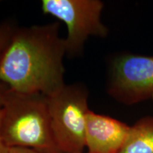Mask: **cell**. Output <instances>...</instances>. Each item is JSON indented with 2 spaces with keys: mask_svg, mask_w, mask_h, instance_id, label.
<instances>
[{
  "mask_svg": "<svg viewBox=\"0 0 153 153\" xmlns=\"http://www.w3.org/2000/svg\"><path fill=\"white\" fill-rule=\"evenodd\" d=\"M88 96L83 85L65 84L48 97L51 128L59 153H81L86 148Z\"/></svg>",
  "mask_w": 153,
  "mask_h": 153,
  "instance_id": "3",
  "label": "cell"
},
{
  "mask_svg": "<svg viewBox=\"0 0 153 153\" xmlns=\"http://www.w3.org/2000/svg\"><path fill=\"white\" fill-rule=\"evenodd\" d=\"M131 126L107 116L89 111L85 130L88 153H118L128 135Z\"/></svg>",
  "mask_w": 153,
  "mask_h": 153,
  "instance_id": "6",
  "label": "cell"
},
{
  "mask_svg": "<svg viewBox=\"0 0 153 153\" xmlns=\"http://www.w3.org/2000/svg\"><path fill=\"white\" fill-rule=\"evenodd\" d=\"M59 23L16 28L0 57V82L20 93L52 95L65 85Z\"/></svg>",
  "mask_w": 153,
  "mask_h": 153,
  "instance_id": "1",
  "label": "cell"
},
{
  "mask_svg": "<svg viewBox=\"0 0 153 153\" xmlns=\"http://www.w3.org/2000/svg\"><path fill=\"white\" fill-rule=\"evenodd\" d=\"M16 26L9 22L0 24V57L8 46Z\"/></svg>",
  "mask_w": 153,
  "mask_h": 153,
  "instance_id": "8",
  "label": "cell"
},
{
  "mask_svg": "<svg viewBox=\"0 0 153 153\" xmlns=\"http://www.w3.org/2000/svg\"><path fill=\"white\" fill-rule=\"evenodd\" d=\"M42 10L66 24L67 53L77 55L89 36L104 38L108 30L101 22L104 3L99 0H43Z\"/></svg>",
  "mask_w": 153,
  "mask_h": 153,
  "instance_id": "4",
  "label": "cell"
},
{
  "mask_svg": "<svg viewBox=\"0 0 153 153\" xmlns=\"http://www.w3.org/2000/svg\"><path fill=\"white\" fill-rule=\"evenodd\" d=\"M107 92L126 105L153 99V56L123 54L111 65Z\"/></svg>",
  "mask_w": 153,
  "mask_h": 153,
  "instance_id": "5",
  "label": "cell"
},
{
  "mask_svg": "<svg viewBox=\"0 0 153 153\" xmlns=\"http://www.w3.org/2000/svg\"><path fill=\"white\" fill-rule=\"evenodd\" d=\"M9 88L5 84L0 82V108L3 107L4 103L5 101V97Z\"/></svg>",
  "mask_w": 153,
  "mask_h": 153,
  "instance_id": "10",
  "label": "cell"
},
{
  "mask_svg": "<svg viewBox=\"0 0 153 153\" xmlns=\"http://www.w3.org/2000/svg\"><path fill=\"white\" fill-rule=\"evenodd\" d=\"M81 153H84V152H81ZM88 153V152H87Z\"/></svg>",
  "mask_w": 153,
  "mask_h": 153,
  "instance_id": "12",
  "label": "cell"
},
{
  "mask_svg": "<svg viewBox=\"0 0 153 153\" xmlns=\"http://www.w3.org/2000/svg\"><path fill=\"white\" fill-rule=\"evenodd\" d=\"M1 118H2V108H0V153H7V151H8L9 148H7V147L4 145V143L1 134Z\"/></svg>",
  "mask_w": 153,
  "mask_h": 153,
  "instance_id": "11",
  "label": "cell"
},
{
  "mask_svg": "<svg viewBox=\"0 0 153 153\" xmlns=\"http://www.w3.org/2000/svg\"><path fill=\"white\" fill-rule=\"evenodd\" d=\"M7 153H50L26 148H9Z\"/></svg>",
  "mask_w": 153,
  "mask_h": 153,
  "instance_id": "9",
  "label": "cell"
},
{
  "mask_svg": "<svg viewBox=\"0 0 153 153\" xmlns=\"http://www.w3.org/2000/svg\"><path fill=\"white\" fill-rule=\"evenodd\" d=\"M1 134L7 148L59 153L50 118L47 96L9 89L2 107Z\"/></svg>",
  "mask_w": 153,
  "mask_h": 153,
  "instance_id": "2",
  "label": "cell"
},
{
  "mask_svg": "<svg viewBox=\"0 0 153 153\" xmlns=\"http://www.w3.org/2000/svg\"><path fill=\"white\" fill-rule=\"evenodd\" d=\"M118 153H153V116H145L131 126Z\"/></svg>",
  "mask_w": 153,
  "mask_h": 153,
  "instance_id": "7",
  "label": "cell"
}]
</instances>
